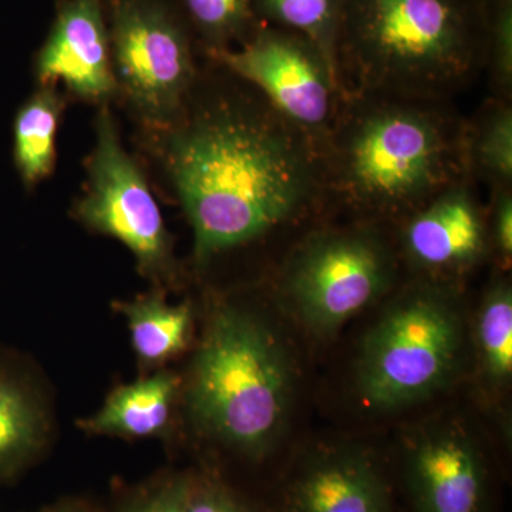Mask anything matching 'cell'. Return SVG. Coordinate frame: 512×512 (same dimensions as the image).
<instances>
[{
  "label": "cell",
  "instance_id": "cell-26",
  "mask_svg": "<svg viewBox=\"0 0 512 512\" xmlns=\"http://www.w3.org/2000/svg\"><path fill=\"white\" fill-rule=\"evenodd\" d=\"M39 512H97L92 505L79 500H67L62 503L50 505Z\"/></svg>",
  "mask_w": 512,
  "mask_h": 512
},
{
  "label": "cell",
  "instance_id": "cell-3",
  "mask_svg": "<svg viewBox=\"0 0 512 512\" xmlns=\"http://www.w3.org/2000/svg\"><path fill=\"white\" fill-rule=\"evenodd\" d=\"M488 0H342L340 96L450 100L487 64Z\"/></svg>",
  "mask_w": 512,
  "mask_h": 512
},
{
  "label": "cell",
  "instance_id": "cell-6",
  "mask_svg": "<svg viewBox=\"0 0 512 512\" xmlns=\"http://www.w3.org/2000/svg\"><path fill=\"white\" fill-rule=\"evenodd\" d=\"M399 255L382 225L353 221L303 235L278 274V295L318 339L335 336L357 313L389 295Z\"/></svg>",
  "mask_w": 512,
  "mask_h": 512
},
{
  "label": "cell",
  "instance_id": "cell-8",
  "mask_svg": "<svg viewBox=\"0 0 512 512\" xmlns=\"http://www.w3.org/2000/svg\"><path fill=\"white\" fill-rule=\"evenodd\" d=\"M87 187L74 214L83 225L120 241L136 258L138 271L153 279L173 276V241L143 170L124 150L113 114L103 104L96 143L87 161Z\"/></svg>",
  "mask_w": 512,
  "mask_h": 512
},
{
  "label": "cell",
  "instance_id": "cell-20",
  "mask_svg": "<svg viewBox=\"0 0 512 512\" xmlns=\"http://www.w3.org/2000/svg\"><path fill=\"white\" fill-rule=\"evenodd\" d=\"M340 9L342 0H254L255 16L311 40L335 72Z\"/></svg>",
  "mask_w": 512,
  "mask_h": 512
},
{
  "label": "cell",
  "instance_id": "cell-2",
  "mask_svg": "<svg viewBox=\"0 0 512 512\" xmlns=\"http://www.w3.org/2000/svg\"><path fill=\"white\" fill-rule=\"evenodd\" d=\"M323 163L328 204L353 221L399 224L470 177L466 120L448 100L342 96Z\"/></svg>",
  "mask_w": 512,
  "mask_h": 512
},
{
  "label": "cell",
  "instance_id": "cell-14",
  "mask_svg": "<svg viewBox=\"0 0 512 512\" xmlns=\"http://www.w3.org/2000/svg\"><path fill=\"white\" fill-rule=\"evenodd\" d=\"M180 377L171 372L117 387L100 412L80 423L90 434L146 439L161 436L170 424Z\"/></svg>",
  "mask_w": 512,
  "mask_h": 512
},
{
  "label": "cell",
  "instance_id": "cell-4",
  "mask_svg": "<svg viewBox=\"0 0 512 512\" xmlns=\"http://www.w3.org/2000/svg\"><path fill=\"white\" fill-rule=\"evenodd\" d=\"M295 387L291 350L272 323L234 303L212 312L187 386L188 412L202 433L264 460L284 433Z\"/></svg>",
  "mask_w": 512,
  "mask_h": 512
},
{
  "label": "cell",
  "instance_id": "cell-13",
  "mask_svg": "<svg viewBox=\"0 0 512 512\" xmlns=\"http://www.w3.org/2000/svg\"><path fill=\"white\" fill-rule=\"evenodd\" d=\"M40 86L62 83L70 93L106 104L117 92L109 28L101 0H62L36 57Z\"/></svg>",
  "mask_w": 512,
  "mask_h": 512
},
{
  "label": "cell",
  "instance_id": "cell-11",
  "mask_svg": "<svg viewBox=\"0 0 512 512\" xmlns=\"http://www.w3.org/2000/svg\"><path fill=\"white\" fill-rule=\"evenodd\" d=\"M473 178L450 185L399 224V258L419 278L458 284L491 254Z\"/></svg>",
  "mask_w": 512,
  "mask_h": 512
},
{
  "label": "cell",
  "instance_id": "cell-22",
  "mask_svg": "<svg viewBox=\"0 0 512 512\" xmlns=\"http://www.w3.org/2000/svg\"><path fill=\"white\" fill-rule=\"evenodd\" d=\"M192 471H170L121 494L111 512H188Z\"/></svg>",
  "mask_w": 512,
  "mask_h": 512
},
{
  "label": "cell",
  "instance_id": "cell-15",
  "mask_svg": "<svg viewBox=\"0 0 512 512\" xmlns=\"http://www.w3.org/2000/svg\"><path fill=\"white\" fill-rule=\"evenodd\" d=\"M45 443V419L35 397L0 366V484L16 480Z\"/></svg>",
  "mask_w": 512,
  "mask_h": 512
},
{
  "label": "cell",
  "instance_id": "cell-17",
  "mask_svg": "<svg viewBox=\"0 0 512 512\" xmlns=\"http://www.w3.org/2000/svg\"><path fill=\"white\" fill-rule=\"evenodd\" d=\"M64 107L56 86H40L18 110L13 124V158L26 187L52 174L56 136Z\"/></svg>",
  "mask_w": 512,
  "mask_h": 512
},
{
  "label": "cell",
  "instance_id": "cell-16",
  "mask_svg": "<svg viewBox=\"0 0 512 512\" xmlns=\"http://www.w3.org/2000/svg\"><path fill=\"white\" fill-rule=\"evenodd\" d=\"M116 308L127 319L134 352L143 365H164L187 348L192 332L190 303L170 305L161 296L150 295L117 303Z\"/></svg>",
  "mask_w": 512,
  "mask_h": 512
},
{
  "label": "cell",
  "instance_id": "cell-12",
  "mask_svg": "<svg viewBox=\"0 0 512 512\" xmlns=\"http://www.w3.org/2000/svg\"><path fill=\"white\" fill-rule=\"evenodd\" d=\"M275 512H396L393 485L369 448L332 444L309 451L288 471Z\"/></svg>",
  "mask_w": 512,
  "mask_h": 512
},
{
  "label": "cell",
  "instance_id": "cell-21",
  "mask_svg": "<svg viewBox=\"0 0 512 512\" xmlns=\"http://www.w3.org/2000/svg\"><path fill=\"white\" fill-rule=\"evenodd\" d=\"M211 53L241 43L255 29L254 0H183Z\"/></svg>",
  "mask_w": 512,
  "mask_h": 512
},
{
  "label": "cell",
  "instance_id": "cell-5",
  "mask_svg": "<svg viewBox=\"0 0 512 512\" xmlns=\"http://www.w3.org/2000/svg\"><path fill=\"white\" fill-rule=\"evenodd\" d=\"M467 342L460 286L417 278L367 329L355 370L360 400L379 413L427 402L460 376Z\"/></svg>",
  "mask_w": 512,
  "mask_h": 512
},
{
  "label": "cell",
  "instance_id": "cell-18",
  "mask_svg": "<svg viewBox=\"0 0 512 512\" xmlns=\"http://www.w3.org/2000/svg\"><path fill=\"white\" fill-rule=\"evenodd\" d=\"M478 372L491 392L510 386L512 377V286L507 275L488 282L474 325Z\"/></svg>",
  "mask_w": 512,
  "mask_h": 512
},
{
  "label": "cell",
  "instance_id": "cell-9",
  "mask_svg": "<svg viewBox=\"0 0 512 512\" xmlns=\"http://www.w3.org/2000/svg\"><path fill=\"white\" fill-rule=\"evenodd\" d=\"M211 55L323 150L342 96L335 70L311 40L264 23Z\"/></svg>",
  "mask_w": 512,
  "mask_h": 512
},
{
  "label": "cell",
  "instance_id": "cell-23",
  "mask_svg": "<svg viewBox=\"0 0 512 512\" xmlns=\"http://www.w3.org/2000/svg\"><path fill=\"white\" fill-rule=\"evenodd\" d=\"M495 97L511 101L512 0H488L487 64Z\"/></svg>",
  "mask_w": 512,
  "mask_h": 512
},
{
  "label": "cell",
  "instance_id": "cell-25",
  "mask_svg": "<svg viewBox=\"0 0 512 512\" xmlns=\"http://www.w3.org/2000/svg\"><path fill=\"white\" fill-rule=\"evenodd\" d=\"M487 224L491 251L495 252L504 271H507L512 259V187L491 190Z\"/></svg>",
  "mask_w": 512,
  "mask_h": 512
},
{
  "label": "cell",
  "instance_id": "cell-7",
  "mask_svg": "<svg viewBox=\"0 0 512 512\" xmlns=\"http://www.w3.org/2000/svg\"><path fill=\"white\" fill-rule=\"evenodd\" d=\"M109 36L117 90L148 127L174 126L197 79L184 23L161 0H111Z\"/></svg>",
  "mask_w": 512,
  "mask_h": 512
},
{
  "label": "cell",
  "instance_id": "cell-10",
  "mask_svg": "<svg viewBox=\"0 0 512 512\" xmlns=\"http://www.w3.org/2000/svg\"><path fill=\"white\" fill-rule=\"evenodd\" d=\"M412 512H491L493 471L480 440L457 421H434L403 448Z\"/></svg>",
  "mask_w": 512,
  "mask_h": 512
},
{
  "label": "cell",
  "instance_id": "cell-1",
  "mask_svg": "<svg viewBox=\"0 0 512 512\" xmlns=\"http://www.w3.org/2000/svg\"><path fill=\"white\" fill-rule=\"evenodd\" d=\"M160 133L198 265L328 205L322 148L256 90L254 97L217 94L187 106Z\"/></svg>",
  "mask_w": 512,
  "mask_h": 512
},
{
  "label": "cell",
  "instance_id": "cell-19",
  "mask_svg": "<svg viewBox=\"0 0 512 512\" xmlns=\"http://www.w3.org/2000/svg\"><path fill=\"white\" fill-rule=\"evenodd\" d=\"M468 174L497 187H512L511 101L488 100L474 120L466 121Z\"/></svg>",
  "mask_w": 512,
  "mask_h": 512
},
{
  "label": "cell",
  "instance_id": "cell-24",
  "mask_svg": "<svg viewBox=\"0 0 512 512\" xmlns=\"http://www.w3.org/2000/svg\"><path fill=\"white\" fill-rule=\"evenodd\" d=\"M188 512H265L218 471H192Z\"/></svg>",
  "mask_w": 512,
  "mask_h": 512
}]
</instances>
